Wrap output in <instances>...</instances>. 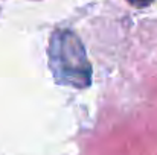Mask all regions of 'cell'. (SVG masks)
Instances as JSON below:
<instances>
[{"mask_svg":"<svg viewBox=\"0 0 157 155\" xmlns=\"http://www.w3.org/2000/svg\"><path fill=\"white\" fill-rule=\"evenodd\" d=\"M130 5H133L134 8H147L150 6L154 0H127Z\"/></svg>","mask_w":157,"mask_h":155,"instance_id":"2","label":"cell"},{"mask_svg":"<svg viewBox=\"0 0 157 155\" xmlns=\"http://www.w3.org/2000/svg\"><path fill=\"white\" fill-rule=\"evenodd\" d=\"M49 65L55 79L76 88L92 82V67L79 38L66 29L55 31L49 44Z\"/></svg>","mask_w":157,"mask_h":155,"instance_id":"1","label":"cell"}]
</instances>
